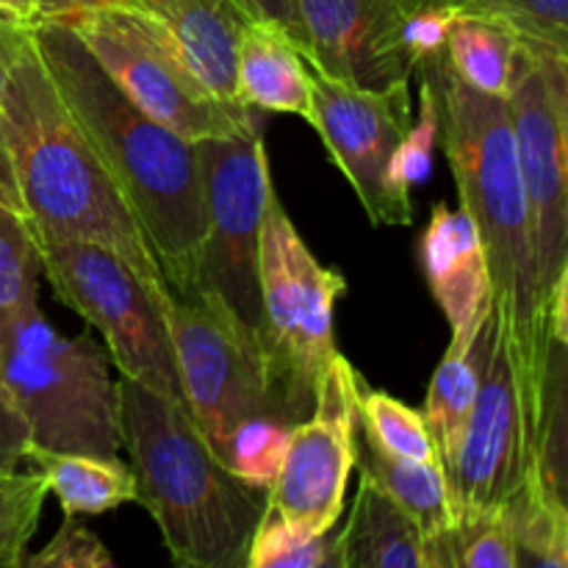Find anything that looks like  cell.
I'll list each match as a JSON object with an SVG mask.
<instances>
[{
    "mask_svg": "<svg viewBox=\"0 0 568 568\" xmlns=\"http://www.w3.org/2000/svg\"><path fill=\"white\" fill-rule=\"evenodd\" d=\"M414 72L425 78L436 98L438 144L453 170L460 209L469 214L486 253L499 336L532 458L547 386L549 320L508 105L505 98L464 87L444 53L422 59Z\"/></svg>",
    "mask_w": 568,
    "mask_h": 568,
    "instance_id": "cell-1",
    "label": "cell"
},
{
    "mask_svg": "<svg viewBox=\"0 0 568 568\" xmlns=\"http://www.w3.org/2000/svg\"><path fill=\"white\" fill-rule=\"evenodd\" d=\"M33 44L78 128L144 233L166 292L189 297L203 244L197 144L139 111L59 22H33Z\"/></svg>",
    "mask_w": 568,
    "mask_h": 568,
    "instance_id": "cell-2",
    "label": "cell"
},
{
    "mask_svg": "<svg viewBox=\"0 0 568 568\" xmlns=\"http://www.w3.org/2000/svg\"><path fill=\"white\" fill-rule=\"evenodd\" d=\"M0 120L26 220L39 242L100 244L150 288L166 292L144 233L61 100L33 33L0 94Z\"/></svg>",
    "mask_w": 568,
    "mask_h": 568,
    "instance_id": "cell-3",
    "label": "cell"
},
{
    "mask_svg": "<svg viewBox=\"0 0 568 568\" xmlns=\"http://www.w3.org/2000/svg\"><path fill=\"white\" fill-rule=\"evenodd\" d=\"M116 394L136 503L153 516L172 566L244 568L266 510L264 488L244 486L216 460L181 403L128 377Z\"/></svg>",
    "mask_w": 568,
    "mask_h": 568,
    "instance_id": "cell-4",
    "label": "cell"
},
{
    "mask_svg": "<svg viewBox=\"0 0 568 568\" xmlns=\"http://www.w3.org/2000/svg\"><path fill=\"white\" fill-rule=\"evenodd\" d=\"M109 361L92 333H55L39 303L0 322V372L26 425V455L120 458V394Z\"/></svg>",
    "mask_w": 568,
    "mask_h": 568,
    "instance_id": "cell-5",
    "label": "cell"
},
{
    "mask_svg": "<svg viewBox=\"0 0 568 568\" xmlns=\"http://www.w3.org/2000/svg\"><path fill=\"white\" fill-rule=\"evenodd\" d=\"M258 283L266 392L283 419L300 425L314 410L322 375L338 353L333 311L347 281L316 261L275 189L261 222Z\"/></svg>",
    "mask_w": 568,
    "mask_h": 568,
    "instance_id": "cell-6",
    "label": "cell"
},
{
    "mask_svg": "<svg viewBox=\"0 0 568 568\" xmlns=\"http://www.w3.org/2000/svg\"><path fill=\"white\" fill-rule=\"evenodd\" d=\"M194 144L203 178L205 231L189 297L209 305L258 353L261 222L275 189L261 122L239 136L203 139Z\"/></svg>",
    "mask_w": 568,
    "mask_h": 568,
    "instance_id": "cell-7",
    "label": "cell"
},
{
    "mask_svg": "<svg viewBox=\"0 0 568 568\" xmlns=\"http://www.w3.org/2000/svg\"><path fill=\"white\" fill-rule=\"evenodd\" d=\"M505 105L552 325L568 314V50L521 39Z\"/></svg>",
    "mask_w": 568,
    "mask_h": 568,
    "instance_id": "cell-8",
    "label": "cell"
},
{
    "mask_svg": "<svg viewBox=\"0 0 568 568\" xmlns=\"http://www.w3.org/2000/svg\"><path fill=\"white\" fill-rule=\"evenodd\" d=\"M55 22L81 39L100 70L139 111L189 142L239 136L258 125L253 109L214 98L189 70L164 28L144 11L105 6Z\"/></svg>",
    "mask_w": 568,
    "mask_h": 568,
    "instance_id": "cell-9",
    "label": "cell"
},
{
    "mask_svg": "<svg viewBox=\"0 0 568 568\" xmlns=\"http://www.w3.org/2000/svg\"><path fill=\"white\" fill-rule=\"evenodd\" d=\"M55 297L98 327L120 377L183 405L164 303L125 261L92 242H39ZM186 408V405H183Z\"/></svg>",
    "mask_w": 568,
    "mask_h": 568,
    "instance_id": "cell-10",
    "label": "cell"
},
{
    "mask_svg": "<svg viewBox=\"0 0 568 568\" xmlns=\"http://www.w3.org/2000/svg\"><path fill=\"white\" fill-rule=\"evenodd\" d=\"M305 122L347 178L372 225L405 227L414 222V203L392 181L394 155L414 122L410 81L361 89L311 70V111Z\"/></svg>",
    "mask_w": 568,
    "mask_h": 568,
    "instance_id": "cell-11",
    "label": "cell"
},
{
    "mask_svg": "<svg viewBox=\"0 0 568 568\" xmlns=\"http://www.w3.org/2000/svg\"><path fill=\"white\" fill-rule=\"evenodd\" d=\"M164 314L183 405L220 464L244 422L261 416L286 422L266 392L258 353L209 305L197 297L166 294Z\"/></svg>",
    "mask_w": 568,
    "mask_h": 568,
    "instance_id": "cell-12",
    "label": "cell"
},
{
    "mask_svg": "<svg viewBox=\"0 0 568 568\" xmlns=\"http://www.w3.org/2000/svg\"><path fill=\"white\" fill-rule=\"evenodd\" d=\"M364 377L342 353L322 375L316 405L288 442L266 508L300 536H327L344 514L349 471L355 469L358 392Z\"/></svg>",
    "mask_w": 568,
    "mask_h": 568,
    "instance_id": "cell-13",
    "label": "cell"
},
{
    "mask_svg": "<svg viewBox=\"0 0 568 568\" xmlns=\"http://www.w3.org/2000/svg\"><path fill=\"white\" fill-rule=\"evenodd\" d=\"M303 55L316 75L361 89L410 81L408 22L442 0H292Z\"/></svg>",
    "mask_w": 568,
    "mask_h": 568,
    "instance_id": "cell-14",
    "label": "cell"
},
{
    "mask_svg": "<svg viewBox=\"0 0 568 568\" xmlns=\"http://www.w3.org/2000/svg\"><path fill=\"white\" fill-rule=\"evenodd\" d=\"M530 466L519 399L503 336L497 331L464 442L447 475L455 519L499 514L508 508Z\"/></svg>",
    "mask_w": 568,
    "mask_h": 568,
    "instance_id": "cell-15",
    "label": "cell"
},
{
    "mask_svg": "<svg viewBox=\"0 0 568 568\" xmlns=\"http://www.w3.org/2000/svg\"><path fill=\"white\" fill-rule=\"evenodd\" d=\"M131 6L164 28L189 70L214 98L239 103V44L255 20L239 0H133Z\"/></svg>",
    "mask_w": 568,
    "mask_h": 568,
    "instance_id": "cell-16",
    "label": "cell"
},
{
    "mask_svg": "<svg viewBox=\"0 0 568 568\" xmlns=\"http://www.w3.org/2000/svg\"><path fill=\"white\" fill-rule=\"evenodd\" d=\"M419 264L453 333L466 331L491 303V277L480 236L464 209L433 205L419 236Z\"/></svg>",
    "mask_w": 568,
    "mask_h": 568,
    "instance_id": "cell-17",
    "label": "cell"
},
{
    "mask_svg": "<svg viewBox=\"0 0 568 568\" xmlns=\"http://www.w3.org/2000/svg\"><path fill=\"white\" fill-rule=\"evenodd\" d=\"M497 331V311H494L491 300L466 331L453 333L449 349L444 353L442 364L436 366L430 386H427L422 416H425L427 433H430V442L436 447V458L444 477L453 469L455 455L464 442Z\"/></svg>",
    "mask_w": 568,
    "mask_h": 568,
    "instance_id": "cell-18",
    "label": "cell"
},
{
    "mask_svg": "<svg viewBox=\"0 0 568 568\" xmlns=\"http://www.w3.org/2000/svg\"><path fill=\"white\" fill-rule=\"evenodd\" d=\"M236 100L253 111L308 120V61L275 22L253 20L244 31L236 61Z\"/></svg>",
    "mask_w": 568,
    "mask_h": 568,
    "instance_id": "cell-19",
    "label": "cell"
},
{
    "mask_svg": "<svg viewBox=\"0 0 568 568\" xmlns=\"http://www.w3.org/2000/svg\"><path fill=\"white\" fill-rule=\"evenodd\" d=\"M355 469L408 516L425 544L455 530L447 477L438 464L394 458L355 430Z\"/></svg>",
    "mask_w": 568,
    "mask_h": 568,
    "instance_id": "cell-20",
    "label": "cell"
},
{
    "mask_svg": "<svg viewBox=\"0 0 568 568\" xmlns=\"http://www.w3.org/2000/svg\"><path fill=\"white\" fill-rule=\"evenodd\" d=\"M342 568H427L425 544L408 516L366 477L338 530Z\"/></svg>",
    "mask_w": 568,
    "mask_h": 568,
    "instance_id": "cell-21",
    "label": "cell"
},
{
    "mask_svg": "<svg viewBox=\"0 0 568 568\" xmlns=\"http://www.w3.org/2000/svg\"><path fill=\"white\" fill-rule=\"evenodd\" d=\"M28 464L42 471L48 494L61 505V514L103 516L136 503V477L131 466L120 458H94V455H61V453H28Z\"/></svg>",
    "mask_w": 568,
    "mask_h": 568,
    "instance_id": "cell-22",
    "label": "cell"
},
{
    "mask_svg": "<svg viewBox=\"0 0 568 568\" xmlns=\"http://www.w3.org/2000/svg\"><path fill=\"white\" fill-rule=\"evenodd\" d=\"M521 37L499 17L460 11L449 26L444 59L464 87L471 92L505 98L514 75Z\"/></svg>",
    "mask_w": 568,
    "mask_h": 568,
    "instance_id": "cell-23",
    "label": "cell"
},
{
    "mask_svg": "<svg viewBox=\"0 0 568 568\" xmlns=\"http://www.w3.org/2000/svg\"><path fill=\"white\" fill-rule=\"evenodd\" d=\"M508 516L516 568H568V503L547 491L532 466L508 503Z\"/></svg>",
    "mask_w": 568,
    "mask_h": 568,
    "instance_id": "cell-24",
    "label": "cell"
},
{
    "mask_svg": "<svg viewBox=\"0 0 568 568\" xmlns=\"http://www.w3.org/2000/svg\"><path fill=\"white\" fill-rule=\"evenodd\" d=\"M358 430L394 458L438 464L422 410L366 383H361L358 392Z\"/></svg>",
    "mask_w": 568,
    "mask_h": 568,
    "instance_id": "cell-25",
    "label": "cell"
},
{
    "mask_svg": "<svg viewBox=\"0 0 568 568\" xmlns=\"http://www.w3.org/2000/svg\"><path fill=\"white\" fill-rule=\"evenodd\" d=\"M42 253L28 220L0 205V322L39 303Z\"/></svg>",
    "mask_w": 568,
    "mask_h": 568,
    "instance_id": "cell-26",
    "label": "cell"
},
{
    "mask_svg": "<svg viewBox=\"0 0 568 568\" xmlns=\"http://www.w3.org/2000/svg\"><path fill=\"white\" fill-rule=\"evenodd\" d=\"M297 425L288 422L272 419V416H261V419H250L239 427L231 436L225 449L222 466L231 471L233 477L253 488H270L275 483L277 471H281L283 458H286L288 442Z\"/></svg>",
    "mask_w": 568,
    "mask_h": 568,
    "instance_id": "cell-27",
    "label": "cell"
},
{
    "mask_svg": "<svg viewBox=\"0 0 568 568\" xmlns=\"http://www.w3.org/2000/svg\"><path fill=\"white\" fill-rule=\"evenodd\" d=\"M48 483L42 471L0 475V568H20L42 519Z\"/></svg>",
    "mask_w": 568,
    "mask_h": 568,
    "instance_id": "cell-28",
    "label": "cell"
},
{
    "mask_svg": "<svg viewBox=\"0 0 568 568\" xmlns=\"http://www.w3.org/2000/svg\"><path fill=\"white\" fill-rule=\"evenodd\" d=\"M466 14L499 17L525 42L568 50V0H442Z\"/></svg>",
    "mask_w": 568,
    "mask_h": 568,
    "instance_id": "cell-29",
    "label": "cell"
},
{
    "mask_svg": "<svg viewBox=\"0 0 568 568\" xmlns=\"http://www.w3.org/2000/svg\"><path fill=\"white\" fill-rule=\"evenodd\" d=\"M333 536L336 530L314 538L300 536L292 527L283 525L281 516L266 508L255 527L253 541H250L244 568H320L331 549Z\"/></svg>",
    "mask_w": 568,
    "mask_h": 568,
    "instance_id": "cell-30",
    "label": "cell"
},
{
    "mask_svg": "<svg viewBox=\"0 0 568 568\" xmlns=\"http://www.w3.org/2000/svg\"><path fill=\"white\" fill-rule=\"evenodd\" d=\"M455 552L458 568H516L508 508L455 519Z\"/></svg>",
    "mask_w": 568,
    "mask_h": 568,
    "instance_id": "cell-31",
    "label": "cell"
},
{
    "mask_svg": "<svg viewBox=\"0 0 568 568\" xmlns=\"http://www.w3.org/2000/svg\"><path fill=\"white\" fill-rule=\"evenodd\" d=\"M436 144H438L436 98H433L425 78H419V111H416L405 139L399 142L397 155H394V164H392V181L394 186H397V192L408 194L410 197V189L427 181Z\"/></svg>",
    "mask_w": 568,
    "mask_h": 568,
    "instance_id": "cell-32",
    "label": "cell"
},
{
    "mask_svg": "<svg viewBox=\"0 0 568 568\" xmlns=\"http://www.w3.org/2000/svg\"><path fill=\"white\" fill-rule=\"evenodd\" d=\"M20 568H116L109 547L81 521L64 516L55 536L39 552L22 558Z\"/></svg>",
    "mask_w": 568,
    "mask_h": 568,
    "instance_id": "cell-33",
    "label": "cell"
},
{
    "mask_svg": "<svg viewBox=\"0 0 568 568\" xmlns=\"http://www.w3.org/2000/svg\"><path fill=\"white\" fill-rule=\"evenodd\" d=\"M26 425L17 416L14 403H11L9 392H6L3 372H0V475L20 469V464H26Z\"/></svg>",
    "mask_w": 568,
    "mask_h": 568,
    "instance_id": "cell-34",
    "label": "cell"
},
{
    "mask_svg": "<svg viewBox=\"0 0 568 568\" xmlns=\"http://www.w3.org/2000/svg\"><path fill=\"white\" fill-rule=\"evenodd\" d=\"M28 44H31V26L0 14V94H3L6 81H9L11 67L17 64V59H20Z\"/></svg>",
    "mask_w": 568,
    "mask_h": 568,
    "instance_id": "cell-35",
    "label": "cell"
},
{
    "mask_svg": "<svg viewBox=\"0 0 568 568\" xmlns=\"http://www.w3.org/2000/svg\"><path fill=\"white\" fill-rule=\"evenodd\" d=\"M255 20H266V22H275L281 26L283 31L288 33L297 50L303 53V33H300L297 26V17H294V3L292 0H239ZM305 59V55H303Z\"/></svg>",
    "mask_w": 568,
    "mask_h": 568,
    "instance_id": "cell-36",
    "label": "cell"
},
{
    "mask_svg": "<svg viewBox=\"0 0 568 568\" xmlns=\"http://www.w3.org/2000/svg\"><path fill=\"white\" fill-rule=\"evenodd\" d=\"M133 0H33L37 22H55L78 11L105 9V6H131Z\"/></svg>",
    "mask_w": 568,
    "mask_h": 568,
    "instance_id": "cell-37",
    "label": "cell"
},
{
    "mask_svg": "<svg viewBox=\"0 0 568 568\" xmlns=\"http://www.w3.org/2000/svg\"><path fill=\"white\" fill-rule=\"evenodd\" d=\"M0 205H6V209L26 216V209H22V200H20V189H17L14 164H11V155H9V142H6L3 120H0Z\"/></svg>",
    "mask_w": 568,
    "mask_h": 568,
    "instance_id": "cell-38",
    "label": "cell"
},
{
    "mask_svg": "<svg viewBox=\"0 0 568 568\" xmlns=\"http://www.w3.org/2000/svg\"><path fill=\"white\" fill-rule=\"evenodd\" d=\"M0 14L11 17V20L17 22H26V26H33V22H37L33 0H0Z\"/></svg>",
    "mask_w": 568,
    "mask_h": 568,
    "instance_id": "cell-39",
    "label": "cell"
},
{
    "mask_svg": "<svg viewBox=\"0 0 568 568\" xmlns=\"http://www.w3.org/2000/svg\"><path fill=\"white\" fill-rule=\"evenodd\" d=\"M320 568H342V547H338V530H336V536H333L331 549H327L325 560H322Z\"/></svg>",
    "mask_w": 568,
    "mask_h": 568,
    "instance_id": "cell-40",
    "label": "cell"
}]
</instances>
